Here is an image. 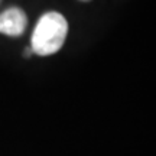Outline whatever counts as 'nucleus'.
<instances>
[{"mask_svg": "<svg viewBox=\"0 0 156 156\" xmlns=\"http://www.w3.org/2000/svg\"><path fill=\"white\" fill-rule=\"evenodd\" d=\"M68 23L58 12H48L41 16L32 34L30 49L41 56L52 55L62 48L67 39Z\"/></svg>", "mask_w": 156, "mask_h": 156, "instance_id": "nucleus-1", "label": "nucleus"}, {"mask_svg": "<svg viewBox=\"0 0 156 156\" xmlns=\"http://www.w3.org/2000/svg\"><path fill=\"white\" fill-rule=\"evenodd\" d=\"M28 26V17L19 7L6 9L0 13V34L7 36H20Z\"/></svg>", "mask_w": 156, "mask_h": 156, "instance_id": "nucleus-2", "label": "nucleus"}, {"mask_svg": "<svg viewBox=\"0 0 156 156\" xmlns=\"http://www.w3.org/2000/svg\"><path fill=\"white\" fill-rule=\"evenodd\" d=\"M81 2H90V0H81Z\"/></svg>", "mask_w": 156, "mask_h": 156, "instance_id": "nucleus-3", "label": "nucleus"}, {"mask_svg": "<svg viewBox=\"0 0 156 156\" xmlns=\"http://www.w3.org/2000/svg\"><path fill=\"white\" fill-rule=\"evenodd\" d=\"M0 2H2V0H0Z\"/></svg>", "mask_w": 156, "mask_h": 156, "instance_id": "nucleus-4", "label": "nucleus"}]
</instances>
